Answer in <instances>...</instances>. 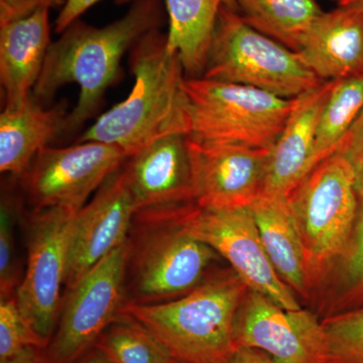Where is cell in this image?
<instances>
[{
	"label": "cell",
	"mask_w": 363,
	"mask_h": 363,
	"mask_svg": "<svg viewBox=\"0 0 363 363\" xmlns=\"http://www.w3.org/2000/svg\"><path fill=\"white\" fill-rule=\"evenodd\" d=\"M162 0H135L123 18L102 28L78 20L52 42L33 96L49 101L62 87L75 83L80 95L69 112L62 135L80 130L101 107L105 92L121 73V60L147 33L164 21Z\"/></svg>",
	"instance_id": "6da1fadb"
},
{
	"label": "cell",
	"mask_w": 363,
	"mask_h": 363,
	"mask_svg": "<svg viewBox=\"0 0 363 363\" xmlns=\"http://www.w3.org/2000/svg\"><path fill=\"white\" fill-rule=\"evenodd\" d=\"M130 94L101 114L78 142L114 145L130 157L157 138L189 133L188 99L183 66L169 51L166 35L157 30L133 47Z\"/></svg>",
	"instance_id": "7a4b0ae2"
},
{
	"label": "cell",
	"mask_w": 363,
	"mask_h": 363,
	"mask_svg": "<svg viewBox=\"0 0 363 363\" xmlns=\"http://www.w3.org/2000/svg\"><path fill=\"white\" fill-rule=\"evenodd\" d=\"M250 291L233 271L215 274L192 292L159 304H124L138 322L182 363H217L236 350L234 324Z\"/></svg>",
	"instance_id": "3957f363"
},
{
	"label": "cell",
	"mask_w": 363,
	"mask_h": 363,
	"mask_svg": "<svg viewBox=\"0 0 363 363\" xmlns=\"http://www.w3.org/2000/svg\"><path fill=\"white\" fill-rule=\"evenodd\" d=\"M220 259L206 243L186 233L164 209L138 211L125 242L124 304L175 300L212 278Z\"/></svg>",
	"instance_id": "277c9868"
},
{
	"label": "cell",
	"mask_w": 363,
	"mask_h": 363,
	"mask_svg": "<svg viewBox=\"0 0 363 363\" xmlns=\"http://www.w3.org/2000/svg\"><path fill=\"white\" fill-rule=\"evenodd\" d=\"M286 198L313 286L343 257L350 245L359 205L352 166L340 155H332L320 162Z\"/></svg>",
	"instance_id": "5b68a950"
},
{
	"label": "cell",
	"mask_w": 363,
	"mask_h": 363,
	"mask_svg": "<svg viewBox=\"0 0 363 363\" xmlns=\"http://www.w3.org/2000/svg\"><path fill=\"white\" fill-rule=\"evenodd\" d=\"M202 77L250 86L285 99L323 82L297 52L248 26L229 2L219 11Z\"/></svg>",
	"instance_id": "8992f818"
},
{
	"label": "cell",
	"mask_w": 363,
	"mask_h": 363,
	"mask_svg": "<svg viewBox=\"0 0 363 363\" xmlns=\"http://www.w3.org/2000/svg\"><path fill=\"white\" fill-rule=\"evenodd\" d=\"M188 135L204 143L272 150L290 116L294 99L250 86L186 78Z\"/></svg>",
	"instance_id": "52a82bcc"
},
{
	"label": "cell",
	"mask_w": 363,
	"mask_h": 363,
	"mask_svg": "<svg viewBox=\"0 0 363 363\" xmlns=\"http://www.w3.org/2000/svg\"><path fill=\"white\" fill-rule=\"evenodd\" d=\"M189 235L209 245L228 262L250 291L286 310L301 306L272 266L250 208L207 209L194 202L161 208Z\"/></svg>",
	"instance_id": "ba28073f"
},
{
	"label": "cell",
	"mask_w": 363,
	"mask_h": 363,
	"mask_svg": "<svg viewBox=\"0 0 363 363\" xmlns=\"http://www.w3.org/2000/svg\"><path fill=\"white\" fill-rule=\"evenodd\" d=\"M78 211H33L28 221V264L16 298L26 323L45 344L58 325L74 221Z\"/></svg>",
	"instance_id": "9c48e42d"
},
{
	"label": "cell",
	"mask_w": 363,
	"mask_h": 363,
	"mask_svg": "<svg viewBox=\"0 0 363 363\" xmlns=\"http://www.w3.org/2000/svg\"><path fill=\"white\" fill-rule=\"evenodd\" d=\"M126 160L123 150L104 143L48 145L21 177V187L33 211L52 208L79 211Z\"/></svg>",
	"instance_id": "30bf717a"
},
{
	"label": "cell",
	"mask_w": 363,
	"mask_h": 363,
	"mask_svg": "<svg viewBox=\"0 0 363 363\" xmlns=\"http://www.w3.org/2000/svg\"><path fill=\"white\" fill-rule=\"evenodd\" d=\"M124 255L125 245L107 255L65 294L56 330L44 350L45 362L75 363L121 316Z\"/></svg>",
	"instance_id": "8fae6325"
},
{
	"label": "cell",
	"mask_w": 363,
	"mask_h": 363,
	"mask_svg": "<svg viewBox=\"0 0 363 363\" xmlns=\"http://www.w3.org/2000/svg\"><path fill=\"white\" fill-rule=\"evenodd\" d=\"M234 343L262 351L274 363H328L322 320L302 308L284 309L255 291H248L236 316Z\"/></svg>",
	"instance_id": "7c38bea8"
},
{
	"label": "cell",
	"mask_w": 363,
	"mask_h": 363,
	"mask_svg": "<svg viewBox=\"0 0 363 363\" xmlns=\"http://www.w3.org/2000/svg\"><path fill=\"white\" fill-rule=\"evenodd\" d=\"M188 149L198 206L248 208L262 196L271 150L199 142L189 135Z\"/></svg>",
	"instance_id": "4fadbf2b"
},
{
	"label": "cell",
	"mask_w": 363,
	"mask_h": 363,
	"mask_svg": "<svg viewBox=\"0 0 363 363\" xmlns=\"http://www.w3.org/2000/svg\"><path fill=\"white\" fill-rule=\"evenodd\" d=\"M135 213L121 167L76 215L64 296L107 255L125 245Z\"/></svg>",
	"instance_id": "5bb4252c"
},
{
	"label": "cell",
	"mask_w": 363,
	"mask_h": 363,
	"mask_svg": "<svg viewBox=\"0 0 363 363\" xmlns=\"http://www.w3.org/2000/svg\"><path fill=\"white\" fill-rule=\"evenodd\" d=\"M123 169L136 212L193 202L186 133L157 138L128 157Z\"/></svg>",
	"instance_id": "9a60e30c"
},
{
	"label": "cell",
	"mask_w": 363,
	"mask_h": 363,
	"mask_svg": "<svg viewBox=\"0 0 363 363\" xmlns=\"http://www.w3.org/2000/svg\"><path fill=\"white\" fill-rule=\"evenodd\" d=\"M333 83L323 81L294 98L290 116L269 154L262 196L288 197L314 168L318 124Z\"/></svg>",
	"instance_id": "2e32d148"
},
{
	"label": "cell",
	"mask_w": 363,
	"mask_h": 363,
	"mask_svg": "<svg viewBox=\"0 0 363 363\" xmlns=\"http://www.w3.org/2000/svg\"><path fill=\"white\" fill-rule=\"evenodd\" d=\"M320 80L363 72V11L352 7L322 13L308 28L297 52Z\"/></svg>",
	"instance_id": "e0dca14e"
},
{
	"label": "cell",
	"mask_w": 363,
	"mask_h": 363,
	"mask_svg": "<svg viewBox=\"0 0 363 363\" xmlns=\"http://www.w3.org/2000/svg\"><path fill=\"white\" fill-rule=\"evenodd\" d=\"M50 9L0 25V83L4 107H16L33 94L51 40Z\"/></svg>",
	"instance_id": "ac0fdd59"
},
{
	"label": "cell",
	"mask_w": 363,
	"mask_h": 363,
	"mask_svg": "<svg viewBox=\"0 0 363 363\" xmlns=\"http://www.w3.org/2000/svg\"><path fill=\"white\" fill-rule=\"evenodd\" d=\"M69 112L62 102L45 108L30 95L23 104L0 114V171L21 178L40 150L63 133Z\"/></svg>",
	"instance_id": "d6986e66"
},
{
	"label": "cell",
	"mask_w": 363,
	"mask_h": 363,
	"mask_svg": "<svg viewBox=\"0 0 363 363\" xmlns=\"http://www.w3.org/2000/svg\"><path fill=\"white\" fill-rule=\"evenodd\" d=\"M272 266L293 292L307 297L310 285L304 250L286 197L260 196L250 205Z\"/></svg>",
	"instance_id": "ffe728a7"
},
{
	"label": "cell",
	"mask_w": 363,
	"mask_h": 363,
	"mask_svg": "<svg viewBox=\"0 0 363 363\" xmlns=\"http://www.w3.org/2000/svg\"><path fill=\"white\" fill-rule=\"evenodd\" d=\"M227 0H164L168 16L167 47L176 52L189 78H199L206 65L215 25Z\"/></svg>",
	"instance_id": "44dd1931"
},
{
	"label": "cell",
	"mask_w": 363,
	"mask_h": 363,
	"mask_svg": "<svg viewBox=\"0 0 363 363\" xmlns=\"http://www.w3.org/2000/svg\"><path fill=\"white\" fill-rule=\"evenodd\" d=\"M248 26L297 52L309 26L323 13L315 0H227Z\"/></svg>",
	"instance_id": "7402d4cb"
},
{
	"label": "cell",
	"mask_w": 363,
	"mask_h": 363,
	"mask_svg": "<svg viewBox=\"0 0 363 363\" xmlns=\"http://www.w3.org/2000/svg\"><path fill=\"white\" fill-rule=\"evenodd\" d=\"M362 111L363 72L334 80L318 124L314 168L320 162L335 154L344 136Z\"/></svg>",
	"instance_id": "603a6c76"
},
{
	"label": "cell",
	"mask_w": 363,
	"mask_h": 363,
	"mask_svg": "<svg viewBox=\"0 0 363 363\" xmlns=\"http://www.w3.org/2000/svg\"><path fill=\"white\" fill-rule=\"evenodd\" d=\"M112 363H171L174 358L135 319L121 313L94 345Z\"/></svg>",
	"instance_id": "cb8c5ba5"
},
{
	"label": "cell",
	"mask_w": 363,
	"mask_h": 363,
	"mask_svg": "<svg viewBox=\"0 0 363 363\" xmlns=\"http://www.w3.org/2000/svg\"><path fill=\"white\" fill-rule=\"evenodd\" d=\"M339 260L338 292L326 316L363 307V193L350 245Z\"/></svg>",
	"instance_id": "d4e9b609"
},
{
	"label": "cell",
	"mask_w": 363,
	"mask_h": 363,
	"mask_svg": "<svg viewBox=\"0 0 363 363\" xmlns=\"http://www.w3.org/2000/svg\"><path fill=\"white\" fill-rule=\"evenodd\" d=\"M21 200L13 190L4 189L0 206V298L16 296L23 274L16 250V226Z\"/></svg>",
	"instance_id": "484cf974"
},
{
	"label": "cell",
	"mask_w": 363,
	"mask_h": 363,
	"mask_svg": "<svg viewBox=\"0 0 363 363\" xmlns=\"http://www.w3.org/2000/svg\"><path fill=\"white\" fill-rule=\"evenodd\" d=\"M329 344L328 363H363V307L322 319Z\"/></svg>",
	"instance_id": "4316f807"
},
{
	"label": "cell",
	"mask_w": 363,
	"mask_h": 363,
	"mask_svg": "<svg viewBox=\"0 0 363 363\" xmlns=\"http://www.w3.org/2000/svg\"><path fill=\"white\" fill-rule=\"evenodd\" d=\"M30 347L45 346L21 316L16 296L0 298V362Z\"/></svg>",
	"instance_id": "83f0119b"
},
{
	"label": "cell",
	"mask_w": 363,
	"mask_h": 363,
	"mask_svg": "<svg viewBox=\"0 0 363 363\" xmlns=\"http://www.w3.org/2000/svg\"><path fill=\"white\" fill-rule=\"evenodd\" d=\"M335 154L345 157L355 173L358 196L363 193V111L344 136Z\"/></svg>",
	"instance_id": "f1b7e54d"
},
{
	"label": "cell",
	"mask_w": 363,
	"mask_h": 363,
	"mask_svg": "<svg viewBox=\"0 0 363 363\" xmlns=\"http://www.w3.org/2000/svg\"><path fill=\"white\" fill-rule=\"evenodd\" d=\"M67 0H0V25L25 18L39 9H62Z\"/></svg>",
	"instance_id": "f546056e"
},
{
	"label": "cell",
	"mask_w": 363,
	"mask_h": 363,
	"mask_svg": "<svg viewBox=\"0 0 363 363\" xmlns=\"http://www.w3.org/2000/svg\"><path fill=\"white\" fill-rule=\"evenodd\" d=\"M99 1L102 0H67L65 6L62 7L55 21V33L61 35L69 26H71L74 21L80 20L83 13ZM130 1H135V0H116V2L119 4Z\"/></svg>",
	"instance_id": "4dcf8cb0"
},
{
	"label": "cell",
	"mask_w": 363,
	"mask_h": 363,
	"mask_svg": "<svg viewBox=\"0 0 363 363\" xmlns=\"http://www.w3.org/2000/svg\"><path fill=\"white\" fill-rule=\"evenodd\" d=\"M217 363H274L269 355L259 350L248 347H238L228 357Z\"/></svg>",
	"instance_id": "1f68e13d"
},
{
	"label": "cell",
	"mask_w": 363,
	"mask_h": 363,
	"mask_svg": "<svg viewBox=\"0 0 363 363\" xmlns=\"http://www.w3.org/2000/svg\"><path fill=\"white\" fill-rule=\"evenodd\" d=\"M0 363H47L44 357V348L30 347L23 350L20 354L1 360Z\"/></svg>",
	"instance_id": "d6a6232c"
},
{
	"label": "cell",
	"mask_w": 363,
	"mask_h": 363,
	"mask_svg": "<svg viewBox=\"0 0 363 363\" xmlns=\"http://www.w3.org/2000/svg\"><path fill=\"white\" fill-rule=\"evenodd\" d=\"M75 363H112L104 353L100 352L97 348L93 347L88 350L85 354L79 358Z\"/></svg>",
	"instance_id": "836d02e7"
},
{
	"label": "cell",
	"mask_w": 363,
	"mask_h": 363,
	"mask_svg": "<svg viewBox=\"0 0 363 363\" xmlns=\"http://www.w3.org/2000/svg\"><path fill=\"white\" fill-rule=\"evenodd\" d=\"M338 6L352 7V9H362L363 11V0H340Z\"/></svg>",
	"instance_id": "e575fe53"
},
{
	"label": "cell",
	"mask_w": 363,
	"mask_h": 363,
	"mask_svg": "<svg viewBox=\"0 0 363 363\" xmlns=\"http://www.w3.org/2000/svg\"><path fill=\"white\" fill-rule=\"evenodd\" d=\"M171 363H182V362H178V360L173 359V362H172Z\"/></svg>",
	"instance_id": "d590c367"
},
{
	"label": "cell",
	"mask_w": 363,
	"mask_h": 363,
	"mask_svg": "<svg viewBox=\"0 0 363 363\" xmlns=\"http://www.w3.org/2000/svg\"><path fill=\"white\" fill-rule=\"evenodd\" d=\"M335 1H338L339 2V1H340V0H335Z\"/></svg>",
	"instance_id": "8d00e7d4"
}]
</instances>
